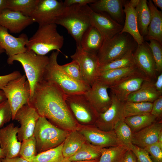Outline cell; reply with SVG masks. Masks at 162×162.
<instances>
[{
    "label": "cell",
    "mask_w": 162,
    "mask_h": 162,
    "mask_svg": "<svg viewBox=\"0 0 162 162\" xmlns=\"http://www.w3.org/2000/svg\"><path fill=\"white\" fill-rule=\"evenodd\" d=\"M29 104L40 116L56 126L72 131L77 128L65 100V94L55 83L44 80L36 86Z\"/></svg>",
    "instance_id": "cell-1"
},
{
    "label": "cell",
    "mask_w": 162,
    "mask_h": 162,
    "mask_svg": "<svg viewBox=\"0 0 162 162\" xmlns=\"http://www.w3.org/2000/svg\"><path fill=\"white\" fill-rule=\"evenodd\" d=\"M92 11L88 5L75 4L66 7L54 23L65 28L75 40L76 46H80L83 34L91 26Z\"/></svg>",
    "instance_id": "cell-2"
},
{
    "label": "cell",
    "mask_w": 162,
    "mask_h": 162,
    "mask_svg": "<svg viewBox=\"0 0 162 162\" xmlns=\"http://www.w3.org/2000/svg\"><path fill=\"white\" fill-rule=\"evenodd\" d=\"M49 57L36 54L31 50L8 57L7 62L12 64L15 61L21 64L30 87L31 100L36 86L44 80L46 68L49 62Z\"/></svg>",
    "instance_id": "cell-3"
},
{
    "label": "cell",
    "mask_w": 162,
    "mask_h": 162,
    "mask_svg": "<svg viewBox=\"0 0 162 162\" xmlns=\"http://www.w3.org/2000/svg\"><path fill=\"white\" fill-rule=\"evenodd\" d=\"M64 42V37L58 32L57 25L52 23L39 26L35 33L28 39L26 47L27 50L45 56L53 50L62 52L60 49Z\"/></svg>",
    "instance_id": "cell-4"
},
{
    "label": "cell",
    "mask_w": 162,
    "mask_h": 162,
    "mask_svg": "<svg viewBox=\"0 0 162 162\" xmlns=\"http://www.w3.org/2000/svg\"><path fill=\"white\" fill-rule=\"evenodd\" d=\"M59 52L53 51L49 57L44 80L55 83L66 95L84 93L91 87L74 80L62 69L57 62Z\"/></svg>",
    "instance_id": "cell-5"
},
{
    "label": "cell",
    "mask_w": 162,
    "mask_h": 162,
    "mask_svg": "<svg viewBox=\"0 0 162 162\" xmlns=\"http://www.w3.org/2000/svg\"><path fill=\"white\" fill-rule=\"evenodd\" d=\"M137 44L129 34L120 32L104 41L97 56L100 65L121 58L134 52Z\"/></svg>",
    "instance_id": "cell-6"
},
{
    "label": "cell",
    "mask_w": 162,
    "mask_h": 162,
    "mask_svg": "<svg viewBox=\"0 0 162 162\" xmlns=\"http://www.w3.org/2000/svg\"><path fill=\"white\" fill-rule=\"evenodd\" d=\"M69 134L66 130L56 126L46 118L40 116L33 134L36 142L37 153L60 145L63 143Z\"/></svg>",
    "instance_id": "cell-7"
},
{
    "label": "cell",
    "mask_w": 162,
    "mask_h": 162,
    "mask_svg": "<svg viewBox=\"0 0 162 162\" xmlns=\"http://www.w3.org/2000/svg\"><path fill=\"white\" fill-rule=\"evenodd\" d=\"M2 89L11 109L13 120L16 112L29 103L31 91L29 82L25 75H22L10 81Z\"/></svg>",
    "instance_id": "cell-8"
},
{
    "label": "cell",
    "mask_w": 162,
    "mask_h": 162,
    "mask_svg": "<svg viewBox=\"0 0 162 162\" xmlns=\"http://www.w3.org/2000/svg\"><path fill=\"white\" fill-rule=\"evenodd\" d=\"M70 57L79 64L84 82L91 87L97 81L100 74L97 55L86 52L78 46Z\"/></svg>",
    "instance_id": "cell-9"
},
{
    "label": "cell",
    "mask_w": 162,
    "mask_h": 162,
    "mask_svg": "<svg viewBox=\"0 0 162 162\" xmlns=\"http://www.w3.org/2000/svg\"><path fill=\"white\" fill-rule=\"evenodd\" d=\"M65 100L74 117L79 122L88 123L94 119L97 120L99 114L88 100L84 93L65 94Z\"/></svg>",
    "instance_id": "cell-10"
},
{
    "label": "cell",
    "mask_w": 162,
    "mask_h": 162,
    "mask_svg": "<svg viewBox=\"0 0 162 162\" xmlns=\"http://www.w3.org/2000/svg\"><path fill=\"white\" fill-rule=\"evenodd\" d=\"M65 8L62 1L39 0L30 17L39 26L54 23Z\"/></svg>",
    "instance_id": "cell-11"
},
{
    "label": "cell",
    "mask_w": 162,
    "mask_h": 162,
    "mask_svg": "<svg viewBox=\"0 0 162 162\" xmlns=\"http://www.w3.org/2000/svg\"><path fill=\"white\" fill-rule=\"evenodd\" d=\"M39 117L35 109L28 104L23 106L16 112L13 120L17 121L20 124L17 134L20 141L21 142L33 135Z\"/></svg>",
    "instance_id": "cell-12"
},
{
    "label": "cell",
    "mask_w": 162,
    "mask_h": 162,
    "mask_svg": "<svg viewBox=\"0 0 162 162\" xmlns=\"http://www.w3.org/2000/svg\"><path fill=\"white\" fill-rule=\"evenodd\" d=\"M133 57L136 66L147 78L152 80L157 78L156 65L148 43L137 45Z\"/></svg>",
    "instance_id": "cell-13"
},
{
    "label": "cell",
    "mask_w": 162,
    "mask_h": 162,
    "mask_svg": "<svg viewBox=\"0 0 162 162\" xmlns=\"http://www.w3.org/2000/svg\"><path fill=\"white\" fill-rule=\"evenodd\" d=\"M112 103L104 112L99 114L96 123L99 129L106 131L113 130L116 123L122 117V110L124 102L118 99L112 93L110 95Z\"/></svg>",
    "instance_id": "cell-14"
},
{
    "label": "cell",
    "mask_w": 162,
    "mask_h": 162,
    "mask_svg": "<svg viewBox=\"0 0 162 162\" xmlns=\"http://www.w3.org/2000/svg\"><path fill=\"white\" fill-rule=\"evenodd\" d=\"M79 132L91 144L100 148L122 144L113 130L106 131L95 127L85 128Z\"/></svg>",
    "instance_id": "cell-15"
},
{
    "label": "cell",
    "mask_w": 162,
    "mask_h": 162,
    "mask_svg": "<svg viewBox=\"0 0 162 162\" xmlns=\"http://www.w3.org/2000/svg\"><path fill=\"white\" fill-rule=\"evenodd\" d=\"M18 129L12 123L0 129V146L6 158L19 155L21 142L17 138Z\"/></svg>",
    "instance_id": "cell-16"
},
{
    "label": "cell",
    "mask_w": 162,
    "mask_h": 162,
    "mask_svg": "<svg viewBox=\"0 0 162 162\" xmlns=\"http://www.w3.org/2000/svg\"><path fill=\"white\" fill-rule=\"evenodd\" d=\"M90 22L91 25L99 32L104 40L120 33L123 26L107 14L97 13L92 10L91 14Z\"/></svg>",
    "instance_id": "cell-17"
},
{
    "label": "cell",
    "mask_w": 162,
    "mask_h": 162,
    "mask_svg": "<svg viewBox=\"0 0 162 162\" xmlns=\"http://www.w3.org/2000/svg\"><path fill=\"white\" fill-rule=\"evenodd\" d=\"M108 87L97 81L84 93L86 98L98 114L104 112L110 106L111 98L108 94Z\"/></svg>",
    "instance_id": "cell-18"
},
{
    "label": "cell",
    "mask_w": 162,
    "mask_h": 162,
    "mask_svg": "<svg viewBox=\"0 0 162 162\" xmlns=\"http://www.w3.org/2000/svg\"><path fill=\"white\" fill-rule=\"evenodd\" d=\"M28 40L26 34L15 37L9 33L7 28L0 25V47L4 50L8 57L26 52Z\"/></svg>",
    "instance_id": "cell-19"
},
{
    "label": "cell",
    "mask_w": 162,
    "mask_h": 162,
    "mask_svg": "<svg viewBox=\"0 0 162 162\" xmlns=\"http://www.w3.org/2000/svg\"><path fill=\"white\" fill-rule=\"evenodd\" d=\"M32 18L6 8L0 13V25L12 33H19L33 22Z\"/></svg>",
    "instance_id": "cell-20"
},
{
    "label": "cell",
    "mask_w": 162,
    "mask_h": 162,
    "mask_svg": "<svg viewBox=\"0 0 162 162\" xmlns=\"http://www.w3.org/2000/svg\"><path fill=\"white\" fill-rule=\"evenodd\" d=\"M146 80H150L144 75H135L124 78L109 87L110 92L119 100L126 101L128 96L137 91Z\"/></svg>",
    "instance_id": "cell-21"
},
{
    "label": "cell",
    "mask_w": 162,
    "mask_h": 162,
    "mask_svg": "<svg viewBox=\"0 0 162 162\" xmlns=\"http://www.w3.org/2000/svg\"><path fill=\"white\" fill-rule=\"evenodd\" d=\"M126 1L124 0H96L89 4V6L94 11L106 14L120 23L123 21V7Z\"/></svg>",
    "instance_id": "cell-22"
},
{
    "label": "cell",
    "mask_w": 162,
    "mask_h": 162,
    "mask_svg": "<svg viewBox=\"0 0 162 162\" xmlns=\"http://www.w3.org/2000/svg\"><path fill=\"white\" fill-rule=\"evenodd\" d=\"M161 131V120H157L151 125L133 133L132 143L140 148H145L157 142L158 135Z\"/></svg>",
    "instance_id": "cell-23"
},
{
    "label": "cell",
    "mask_w": 162,
    "mask_h": 162,
    "mask_svg": "<svg viewBox=\"0 0 162 162\" xmlns=\"http://www.w3.org/2000/svg\"><path fill=\"white\" fill-rule=\"evenodd\" d=\"M123 10L125 15V22L120 33L129 34L137 45L142 44L144 42V39L139 32L135 8L130 1H126Z\"/></svg>",
    "instance_id": "cell-24"
},
{
    "label": "cell",
    "mask_w": 162,
    "mask_h": 162,
    "mask_svg": "<svg viewBox=\"0 0 162 162\" xmlns=\"http://www.w3.org/2000/svg\"><path fill=\"white\" fill-rule=\"evenodd\" d=\"M135 75H144L136 66L100 72L97 81L106 85L109 88L111 85L124 78Z\"/></svg>",
    "instance_id": "cell-25"
},
{
    "label": "cell",
    "mask_w": 162,
    "mask_h": 162,
    "mask_svg": "<svg viewBox=\"0 0 162 162\" xmlns=\"http://www.w3.org/2000/svg\"><path fill=\"white\" fill-rule=\"evenodd\" d=\"M153 81H145L139 89L128 96L126 101L153 103L162 95V94L156 90Z\"/></svg>",
    "instance_id": "cell-26"
},
{
    "label": "cell",
    "mask_w": 162,
    "mask_h": 162,
    "mask_svg": "<svg viewBox=\"0 0 162 162\" xmlns=\"http://www.w3.org/2000/svg\"><path fill=\"white\" fill-rule=\"evenodd\" d=\"M147 4L151 12V19L146 39L156 40L162 45V12L154 5L152 0H148Z\"/></svg>",
    "instance_id": "cell-27"
},
{
    "label": "cell",
    "mask_w": 162,
    "mask_h": 162,
    "mask_svg": "<svg viewBox=\"0 0 162 162\" xmlns=\"http://www.w3.org/2000/svg\"><path fill=\"white\" fill-rule=\"evenodd\" d=\"M104 41L99 32L95 27L91 26L83 34L80 46L84 51L97 55Z\"/></svg>",
    "instance_id": "cell-28"
},
{
    "label": "cell",
    "mask_w": 162,
    "mask_h": 162,
    "mask_svg": "<svg viewBox=\"0 0 162 162\" xmlns=\"http://www.w3.org/2000/svg\"><path fill=\"white\" fill-rule=\"evenodd\" d=\"M83 136L77 130L71 131L63 142V155L67 159L74 154L86 142Z\"/></svg>",
    "instance_id": "cell-29"
},
{
    "label": "cell",
    "mask_w": 162,
    "mask_h": 162,
    "mask_svg": "<svg viewBox=\"0 0 162 162\" xmlns=\"http://www.w3.org/2000/svg\"><path fill=\"white\" fill-rule=\"evenodd\" d=\"M138 28L141 35L144 38L147 34L151 19V13L146 0H140L135 8Z\"/></svg>",
    "instance_id": "cell-30"
},
{
    "label": "cell",
    "mask_w": 162,
    "mask_h": 162,
    "mask_svg": "<svg viewBox=\"0 0 162 162\" xmlns=\"http://www.w3.org/2000/svg\"><path fill=\"white\" fill-rule=\"evenodd\" d=\"M129 148L123 144L101 148V155L98 162H122L125 154Z\"/></svg>",
    "instance_id": "cell-31"
},
{
    "label": "cell",
    "mask_w": 162,
    "mask_h": 162,
    "mask_svg": "<svg viewBox=\"0 0 162 162\" xmlns=\"http://www.w3.org/2000/svg\"><path fill=\"white\" fill-rule=\"evenodd\" d=\"M100 148L85 142L74 154L65 159L70 161L99 159L101 155Z\"/></svg>",
    "instance_id": "cell-32"
},
{
    "label": "cell",
    "mask_w": 162,
    "mask_h": 162,
    "mask_svg": "<svg viewBox=\"0 0 162 162\" xmlns=\"http://www.w3.org/2000/svg\"><path fill=\"white\" fill-rule=\"evenodd\" d=\"M124 119L133 133L137 132L158 120L150 113L128 117L124 118Z\"/></svg>",
    "instance_id": "cell-33"
},
{
    "label": "cell",
    "mask_w": 162,
    "mask_h": 162,
    "mask_svg": "<svg viewBox=\"0 0 162 162\" xmlns=\"http://www.w3.org/2000/svg\"><path fill=\"white\" fill-rule=\"evenodd\" d=\"M153 103L124 102L122 110L123 118L150 113Z\"/></svg>",
    "instance_id": "cell-34"
},
{
    "label": "cell",
    "mask_w": 162,
    "mask_h": 162,
    "mask_svg": "<svg viewBox=\"0 0 162 162\" xmlns=\"http://www.w3.org/2000/svg\"><path fill=\"white\" fill-rule=\"evenodd\" d=\"M39 0H7V8L30 17Z\"/></svg>",
    "instance_id": "cell-35"
},
{
    "label": "cell",
    "mask_w": 162,
    "mask_h": 162,
    "mask_svg": "<svg viewBox=\"0 0 162 162\" xmlns=\"http://www.w3.org/2000/svg\"><path fill=\"white\" fill-rule=\"evenodd\" d=\"M63 144L37 154L32 162H64L65 159L62 151Z\"/></svg>",
    "instance_id": "cell-36"
},
{
    "label": "cell",
    "mask_w": 162,
    "mask_h": 162,
    "mask_svg": "<svg viewBox=\"0 0 162 162\" xmlns=\"http://www.w3.org/2000/svg\"><path fill=\"white\" fill-rule=\"evenodd\" d=\"M117 138L120 142L129 148L132 143V134L130 128L124 121V118L119 120L113 129Z\"/></svg>",
    "instance_id": "cell-37"
},
{
    "label": "cell",
    "mask_w": 162,
    "mask_h": 162,
    "mask_svg": "<svg viewBox=\"0 0 162 162\" xmlns=\"http://www.w3.org/2000/svg\"><path fill=\"white\" fill-rule=\"evenodd\" d=\"M133 52L124 56L104 64L100 65V72L136 66L133 57Z\"/></svg>",
    "instance_id": "cell-38"
},
{
    "label": "cell",
    "mask_w": 162,
    "mask_h": 162,
    "mask_svg": "<svg viewBox=\"0 0 162 162\" xmlns=\"http://www.w3.org/2000/svg\"><path fill=\"white\" fill-rule=\"evenodd\" d=\"M36 142L33 135L22 141L19 155L27 161L32 162L37 154Z\"/></svg>",
    "instance_id": "cell-39"
},
{
    "label": "cell",
    "mask_w": 162,
    "mask_h": 162,
    "mask_svg": "<svg viewBox=\"0 0 162 162\" xmlns=\"http://www.w3.org/2000/svg\"><path fill=\"white\" fill-rule=\"evenodd\" d=\"M148 45L153 56L158 73H161L162 71V47L158 41L151 40H149Z\"/></svg>",
    "instance_id": "cell-40"
},
{
    "label": "cell",
    "mask_w": 162,
    "mask_h": 162,
    "mask_svg": "<svg viewBox=\"0 0 162 162\" xmlns=\"http://www.w3.org/2000/svg\"><path fill=\"white\" fill-rule=\"evenodd\" d=\"M61 66L62 69L73 79L84 83L79 64L77 62L72 60L70 62Z\"/></svg>",
    "instance_id": "cell-41"
},
{
    "label": "cell",
    "mask_w": 162,
    "mask_h": 162,
    "mask_svg": "<svg viewBox=\"0 0 162 162\" xmlns=\"http://www.w3.org/2000/svg\"><path fill=\"white\" fill-rule=\"evenodd\" d=\"M12 118V114L10 105L7 100L0 103V129L10 122Z\"/></svg>",
    "instance_id": "cell-42"
},
{
    "label": "cell",
    "mask_w": 162,
    "mask_h": 162,
    "mask_svg": "<svg viewBox=\"0 0 162 162\" xmlns=\"http://www.w3.org/2000/svg\"><path fill=\"white\" fill-rule=\"evenodd\" d=\"M145 148L154 162H162V148L157 142Z\"/></svg>",
    "instance_id": "cell-43"
},
{
    "label": "cell",
    "mask_w": 162,
    "mask_h": 162,
    "mask_svg": "<svg viewBox=\"0 0 162 162\" xmlns=\"http://www.w3.org/2000/svg\"><path fill=\"white\" fill-rule=\"evenodd\" d=\"M130 149L136 156L138 162H154L145 148L132 144Z\"/></svg>",
    "instance_id": "cell-44"
},
{
    "label": "cell",
    "mask_w": 162,
    "mask_h": 162,
    "mask_svg": "<svg viewBox=\"0 0 162 162\" xmlns=\"http://www.w3.org/2000/svg\"><path fill=\"white\" fill-rule=\"evenodd\" d=\"M150 113L158 120H161L162 116V95L160 96L153 103Z\"/></svg>",
    "instance_id": "cell-45"
},
{
    "label": "cell",
    "mask_w": 162,
    "mask_h": 162,
    "mask_svg": "<svg viewBox=\"0 0 162 162\" xmlns=\"http://www.w3.org/2000/svg\"><path fill=\"white\" fill-rule=\"evenodd\" d=\"M21 75L18 71H14L6 75H0V89H2L10 81L19 78Z\"/></svg>",
    "instance_id": "cell-46"
},
{
    "label": "cell",
    "mask_w": 162,
    "mask_h": 162,
    "mask_svg": "<svg viewBox=\"0 0 162 162\" xmlns=\"http://www.w3.org/2000/svg\"><path fill=\"white\" fill-rule=\"evenodd\" d=\"M96 0H65L63 3L65 7L73 4L88 5L95 2Z\"/></svg>",
    "instance_id": "cell-47"
},
{
    "label": "cell",
    "mask_w": 162,
    "mask_h": 162,
    "mask_svg": "<svg viewBox=\"0 0 162 162\" xmlns=\"http://www.w3.org/2000/svg\"><path fill=\"white\" fill-rule=\"evenodd\" d=\"M122 162H138V161L135 154L129 148L125 154Z\"/></svg>",
    "instance_id": "cell-48"
},
{
    "label": "cell",
    "mask_w": 162,
    "mask_h": 162,
    "mask_svg": "<svg viewBox=\"0 0 162 162\" xmlns=\"http://www.w3.org/2000/svg\"><path fill=\"white\" fill-rule=\"evenodd\" d=\"M156 81L154 83L155 87L157 91L162 94V73L160 74L157 77Z\"/></svg>",
    "instance_id": "cell-49"
},
{
    "label": "cell",
    "mask_w": 162,
    "mask_h": 162,
    "mask_svg": "<svg viewBox=\"0 0 162 162\" xmlns=\"http://www.w3.org/2000/svg\"><path fill=\"white\" fill-rule=\"evenodd\" d=\"M2 162H28L20 157L9 158H5L2 160Z\"/></svg>",
    "instance_id": "cell-50"
},
{
    "label": "cell",
    "mask_w": 162,
    "mask_h": 162,
    "mask_svg": "<svg viewBox=\"0 0 162 162\" xmlns=\"http://www.w3.org/2000/svg\"><path fill=\"white\" fill-rule=\"evenodd\" d=\"M7 0H0V13L7 8Z\"/></svg>",
    "instance_id": "cell-51"
},
{
    "label": "cell",
    "mask_w": 162,
    "mask_h": 162,
    "mask_svg": "<svg viewBox=\"0 0 162 162\" xmlns=\"http://www.w3.org/2000/svg\"><path fill=\"white\" fill-rule=\"evenodd\" d=\"M154 4L155 7L159 8L161 10H162V0H152Z\"/></svg>",
    "instance_id": "cell-52"
},
{
    "label": "cell",
    "mask_w": 162,
    "mask_h": 162,
    "mask_svg": "<svg viewBox=\"0 0 162 162\" xmlns=\"http://www.w3.org/2000/svg\"><path fill=\"white\" fill-rule=\"evenodd\" d=\"M7 98L2 89H0V103L7 100Z\"/></svg>",
    "instance_id": "cell-53"
},
{
    "label": "cell",
    "mask_w": 162,
    "mask_h": 162,
    "mask_svg": "<svg viewBox=\"0 0 162 162\" xmlns=\"http://www.w3.org/2000/svg\"><path fill=\"white\" fill-rule=\"evenodd\" d=\"M157 143L162 148V131L160 132L158 135Z\"/></svg>",
    "instance_id": "cell-54"
},
{
    "label": "cell",
    "mask_w": 162,
    "mask_h": 162,
    "mask_svg": "<svg viewBox=\"0 0 162 162\" xmlns=\"http://www.w3.org/2000/svg\"><path fill=\"white\" fill-rule=\"evenodd\" d=\"M140 1V0H131L130 2L133 6L135 8L139 3Z\"/></svg>",
    "instance_id": "cell-55"
},
{
    "label": "cell",
    "mask_w": 162,
    "mask_h": 162,
    "mask_svg": "<svg viewBox=\"0 0 162 162\" xmlns=\"http://www.w3.org/2000/svg\"><path fill=\"white\" fill-rule=\"evenodd\" d=\"M99 159L91 160H88V161H67L66 160H65L64 162H98Z\"/></svg>",
    "instance_id": "cell-56"
},
{
    "label": "cell",
    "mask_w": 162,
    "mask_h": 162,
    "mask_svg": "<svg viewBox=\"0 0 162 162\" xmlns=\"http://www.w3.org/2000/svg\"><path fill=\"white\" fill-rule=\"evenodd\" d=\"M5 158V156L0 146V162H2V160Z\"/></svg>",
    "instance_id": "cell-57"
},
{
    "label": "cell",
    "mask_w": 162,
    "mask_h": 162,
    "mask_svg": "<svg viewBox=\"0 0 162 162\" xmlns=\"http://www.w3.org/2000/svg\"><path fill=\"white\" fill-rule=\"evenodd\" d=\"M4 52V50L0 47V55Z\"/></svg>",
    "instance_id": "cell-58"
}]
</instances>
